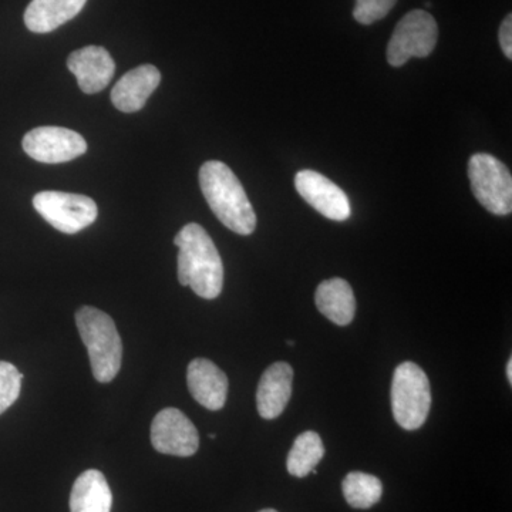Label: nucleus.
I'll list each match as a JSON object with an SVG mask.
<instances>
[{
	"instance_id": "obj_22",
	"label": "nucleus",
	"mask_w": 512,
	"mask_h": 512,
	"mask_svg": "<svg viewBox=\"0 0 512 512\" xmlns=\"http://www.w3.org/2000/svg\"><path fill=\"white\" fill-rule=\"evenodd\" d=\"M498 37H500V45L501 49H503L504 55L507 56V59H512V16L508 15L507 18L504 19V22L501 23L500 33H498Z\"/></svg>"
},
{
	"instance_id": "obj_5",
	"label": "nucleus",
	"mask_w": 512,
	"mask_h": 512,
	"mask_svg": "<svg viewBox=\"0 0 512 512\" xmlns=\"http://www.w3.org/2000/svg\"><path fill=\"white\" fill-rule=\"evenodd\" d=\"M468 177L474 197L491 214L512 212V177L507 165L490 154H474L468 163Z\"/></svg>"
},
{
	"instance_id": "obj_9",
	"label": "nucleus",
	"mask_w": 512,
	"mask_h": 512,
	"mask_svg": "<svg viewBox=\"0 0 512 512\" xmlns=\"http://www.w3.org/2000/svg\"><path fill=\"white\" fill-rule=\"evenodd\" d=\"M151 444L158 453L175 457H191L200 448L197 427L181 410H161L151 423Z\"/></svg>"
},
{
	"instance_id": "obj_15",
	"label": "nucleus",
	"mask_w": 512,
	"mask_h": 512,
	"mask_svg": "<svg viewBox=\"0 0 512 512\" xmlns=\"http://www.w3.org/2000/svg\"><path fill=\"white\" fill-rule=\"evenodd\" d=\"M315 302L319 312L336 325L348 326L355 319V293L345 279L323 281L316 289Z\"/></svg>"
},
{
	"instance_id": "obj_19",
	"label": "nucleus",
	"mask_w": 512,
	"mask_h": 512,
	"mask_svg": "<svg viewBox=\"0 0 512 512\" xmlns=\"http://www.w3.org/2000/svg\"><path fill=\"white\" fill-rule=\"evenodd\" d=\"M342 491L350 507L367 510L379 503L383 495V484L372 474L352 471L343 480Z\"/></svg>"
},
{
	"instance_id": "obj_7",
	"label": "nucleus",
	"mask_w": 512,
	"mask_h": 512,
	"mask_svg": "<svg viewBox=\"0 0 512 512\" xmlns=\"http://www.w3.org/2000/svg\"><path fill=\"white\" fill-rule=\"evenodd\" d=\"M33 207L57 231L77 234L97 220L96 202L72 192L42 191L33 198Z\"/></svg>"
},
{
	"instance_id": "obj_23",
	"label": "nucleus",
	"mask_w": 512,
	"mask_h": 512,
	"mask_svg": "<svg viewBox=\"0 0 512 512\" xmlns=\"http://www.w3.org/2000/svg\"><path fill=\"white\" fill-rule=\"evenodd\" d=\"M507 377H508V382L512 383V359L510 357V359H508V363H507Z\"/></svg>"
},
{
	"instance_id": "obj_13",
	"label": "nucleus",
	"mask_w": 512,
	"mask_h": 512,
	"mask_svg": "<svg viewBox=\"0 0 512 512\" xmlns=\"http://www.w3.org/2000/svg\"><path fill=\"white\" fill-rule=\"evenodd\" d=\"M161 82V73L153 64H143L124 74L111 90V101L123 113H136L146 106L147 100Z\"/></svg>"
},
{
	"instance_id": "obj_20",
	"label": "nucleus",
	"mask_w": 512,
	"mask_h": 512,
	"mask_svg": "<svg viewBox=\"0 0 512 512\" xmlns=\"http://www.w3.org/2000/svg\"><path fill=\"white\" fill-rule=\"evenodd\" d=\"M23 375L18 367L8 362H0V414L6 412L22 390Z\"/></svg>"
},
{
	"instance_id": "obj_10",
	"label": "nucleus",
	"mask_w": 512,
	"mask_h": 512,
	"mask_svg": "<svg viewBox=\"0 0 512 512\" xmlns=\"http://www.w3.org/2000/svg\"><path fill=\"white\" fill-rule=\"evenodd\" d=\"M295 187L303 200L323 217L339 222L349 220L352 211L348 195L325 175L312 170L299 171Z\"/></svg>"
},
{
	"instance_id": "obj_8",
	"label": "nucleus",
	"mask_w": 512,
	"mask_h": 512,
	"mask_svg": "<svg viewBox=\"0 0 512 512\" xmlns=\"http://www.w3.org/2000/svg\"><path fill=\"white\" fill-rule=\"evenodd\" d=\"M22 146L30 158L45 164L67 163L87 151L83 136L69 128L55 126L33 128L23 138Z\"/></svg>"
},
{
	"instance_id": "obj_2",
	"label": "nucleus",
	"mask_w": 512,
	"mask_h": 512,
	"mask_svg": "<svg viewBox=\"0 0 512 512\" xmlns=\"http://www.w3.org/2000/svg\"><path fill=\"white\" fill-rule=\"evenodd\" d=\"M200 187L211 211L231 231L251 235L256 228V215L247 192L234 171L221 161L202 164Z\"/></svg>"
},
{
	"instance_id": "obj_12",
	"label": "nucleus",
	"mask_w": 512,
	"mask_h": 512,
	"mask_svg": "<svg viewBox=\"0 0 512 512\" xmlns=\"http://www.w3.org/2000/svg\"><path fill=\"white\" fill-rule=\"evenodd\" d=\"M188 390L195 402L217 412L227 403L228 377L208 359H194L187 369Z\"/></svg>"
},
{
	"instance_id": "obj_21",
	"label": "nucleus",
	"mask_w": 512,
	"mask_h": 512,
	"mask_svg": "<svg viewBox=\"0 0 512 512\" xmlns=\"http://www.w3.org/2000/svg\"><path fill=\"white\" fill-rule=\"evenodd\" d=\"M396 3L397 0H356L353 18L360 25H372L377 20L386 18Z\"/></svg>"
},
{
	"instance_id": "obj_4",
	"label": "nucleus",
	"mask_w": 512,
	"mask_h": 512,
	"mask_svg": "<svg viewBox=\"0 0 512 512\" xmlns=\"http://www.w3.org/2000/svg\"><path fill=\"white\" fill-rule=\"evenodd\" d=\"M431 407L429 377L413 362L396 367L392 382V410L404 430H417L426 423Z\"/></svg>"
},
{
	"instance_id": "obj_6",
	"label": "nucleus",
	"mask_w": 512,
	"mask_h": 512,
	"mask_svg": "<svg viewBox=\"0 0 512 512\" xmlns=\"http://www.w3.org/2000/svg\"><path fill=\"white\" fill-rule=\"evenodd\" d=\"M439 39L436 19L426 10H412L394 29L387 46V62L393 67H402L412 57L431 55Z\"/></svg>"
},
{
	"instance_id": "obj_24",
	"label": "nucleus",
	"mask_w": 512,
	"mask_h": 512,
	"mask_svg": "<svg viewBox=\"0 0 512 512\" xmlns=\"http://www.w3.org/2000/svg\"><path fill=\"white\" fill-rule=\"evenodd\" d=\"M259 512H278V511L271 510V508H266V510H262V511H259Z\"/></svg>"
},
{
	"instance_id": "obj_1",
	"label": "nucleus",
	"mask_w": 512,
	"mask_h": 512,
	"mask_svg": "<svg viewBox=\"0 0 512 512\" xmlns=\"http://www.w3.org/2000/svg\"><path fill=\"white\" fill-rule=\"evenodd\" d=\"M174 244L178 249V281L202 299L218 298L224 286V265L214 241L201 225H185Z\"/></svg>"
},
{
	"instance_id": "obj_26",
	"label": "nucleus",
	"mask_w": 512,
	"mask_h": 512,
	"mask_svg": "<svg viewBox=\"0 0 512 512\" xmlns=\"http://www.w3.org/2000/svg\"><path fill=\"white\" fill-rule=\"evenodd\" d=\"M424 6H426V8H431V3L430 2H426V3H424Z\"/></svg>"
},
{
	"instance_id": "obj_16",
	"label": "nucleus",
	"mask_w": 512,
	"mask_h": 512,
	"mask_svg": "<svg viewBox=\"0 0 512 512\" xmlns=\"http://www.w3.org/2000/svg\"><path fill=\"white\" fill-rule=\"evenodd\" d=\"M87 0H32L25 12L26 28L50 33L82 12Z\"/></svg>"
},
{
	"instance_id": "obj_18",
	"label": "nucleus",
	"mask_w": 512,
	"mask_h": 512,
	"mask_svg": "<svg viewBox=\"0 0 512 512\" xmlns=\"http://www.w3.org/2000/svg\"><path fill=\"white\" fill-rule=\"evenodd\" d=\"M325 456V446L315 431H305L296 437L292 450L289 451L286 468L293 477L308 476Z\"/></svg>"
},
{
	"instance_id": "obj_25",
	"label": "nucleus",
	"mask_w": 512,
	"mask_h": 512,
	"mask_svg": "<svg viewBox=\"0 0 512 512\" xmlns=\"http://www.w3.org/2000/svg\"><path fill=\"white\" fill-rule=\"evenodd\" d=\"M288 346H295V343H293V340H288Z\"/></svg>"
},
{
	"instance_id": "obj_3",
	"label": "nucleus",
	"mask_w": 512,
	"mask_h": 512,
	"mask_svg": "<svg viewBox=\"0 0 512 512\" xmlns=\"http://www.w3.org/2000/svg\"><path fill=\"white\" fill-rule=\"evenodd\" d=\"M76 325L87 348L94 379L109 383L119 375L123 360V343L116 323L107 313L92 306L76 312Z\"/></svg>"
},
{
	"instance_id": "obj_14",
	"label": "nucleus",
	"mask_w": 512,
	"mask_h": 512,
	"mask_svg": "<svg viewBox=\"0 0 512 512\" xmlns=\"http://www.w3.org/2000/svg\"><path fill=\"white\" fill-rule=\"evenodd\" d=\"M293 369L285 362L269 366L259 380L256 407L259 416L274 420L281 416L292 396Z\"/></svg>"
},
{
	"instance_id": "obj_17",
	"label": "nucleus",
	"mask_w": 512,
	"mask_h": 512,
	"mask_svg": "<svg viewBox=\"0 0 512 512\" xmlns=\"http://www.w3.org/2000/svg\"><path fill=\"white\" fill-rule=\"evenodd\" d=\"M113 494L99 470H87L74 481L70 512H110Z\"/></svg>"
},
{
	"instance_id": "obj_11",
	"label": "nucleus",
	"mask_w": 512,
	"mask_h": 512,
	"mask_svg": "<svg viewBox=\"0 0 512 512\" xmlns=\"http://www.w3.org/2000/svg\"><path fill=\"white\" fill-rule=\"evenodd\" d=\"M67 67L76 76L80 90L86 94H96L106 89L116 72L113 57L101 46L76 50L67 59Z\"/></svg>"
}]
</instances>
